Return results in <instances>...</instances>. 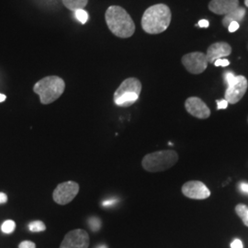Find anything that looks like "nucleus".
I'll return each instance as SVG.
<instances>
[{
  "instance_id": "nucleus-1",
  "label": "nucleus",
  "mask_w": 248,
  "mask_h": 248,
  "mask_svg": "<svg viewBox=\"0 0 248 248\" xmlns=\"http://www.w3.org/2000/svg\"><path fill=\"white\" fill-rule=\"evenodd\" d=\"M171 18V10L167 5L151 6L142 15V30L149 34H159L169 28Z\"/></svg>"
},
{
  "instance_id": "nucleus-2",
  "label": "nucleus",
  "mask_w": 248,
  "mask_h": 248,
  "mask_svg": "<svg viewBox=\"0 0 248 248\" xmlns=\"http://www.w3.org/2000/svg\"><path fill=\"white\" fill-rule=\"evenodd\" d=\"M107 25L119 38H130L135 31V24L129 13L120 6H110L105 13Z\"/></svg>"
},
{
  "instance_id": "nucleus-3",
  "label": "nucleus",
  "mask_w": 248,
  "mask_h": 248,
  "mask_svg": "<svg viewBox=\"0 0 248 248\" xmlns=\"http://www.w3.org/2000/svg\"><path fill=\"white\" fill-rule=\"evenodd\" d=\"M64 89L65 84L61 78L57 76H50L39 80L33 87V91L39 95L43 104L48 105L60 98Z\"/></svg>"
},
{
  "instance_id": "nucleus-4",
  "label": "nucleus",
  "mask_w": 248,
  "mask_h": 248,
  "mask_svg": "<svg viewBox=\"0 0 248 248\" xmlns=\"http://www.w3.org/2000/svg\"><path fill=\"white\" fill-rule=\"evenodd\" d=\"M178 160L177 152L173 150L157 151L146 155L142 161V166L151 173L165 171L176 165Z\"/></svg>"
},
{
  "instance_id": "nucleus-5",
  "label": "nucleus",
  "mask_w": 248,
  "mask_h": 248,
  "mask_svg": "<svg viewBox=\"0 0 248 248\" xmlns=\"http://www.w3.org/2000/svg\"><path fill=\"white\" fill-rule=\"evenodd\" d=\"M142 84L140 80L130 78L124 80L117 89L113 96V100L117 106L130 107L134 104L141 94Z\"/></svg>"
},
{
  "instance_id": "nucleus-6",
  "label": "nucleus",
  "mask_w": 248,
  "mask_h": 248,
  "mask_svg": "<svg viewBox=\"0 0 248 248\" xmlns=\"http://www.w3.org/2000/svg\"><path fill=\"white\" fill-rule=\"evenodd\" d=\"M225 98L229 104H236L245 96L248 88V81L244 76H235L232 72L225 73Z\"/></svg>"
},
{
  "instance_id": "nucleus-7",
  "label": "nucleus",
  "mask_w": 248,
  "mask_h": 248,
  "mask_svg": "<svg viewBox=\"0 0 248 248\" xmlns=\"http://www.w3.org/2000/svg\"><path fill=\"white\" fill-rule=\"evenodd\" d=\"M79 185L74 181H67L59 184L56 186L53 193V201L57 204L65 205L71 202L72 201L78 194Z\"/></svg>"
},
{
  "instance_id": "nucleus-8",
  "label": "nucleus",
  "mask_w": 248,
  "mask_h": 248,
  "mask_svg": "<svg viewBox=\"0 0 248 248\" xmlns=\"http://www.w3.org/2000/svg\"><path fill=\"white\" fill-rule=\"evenodd\" d=\"M181 61L186 70L194 75H200L203 73L209 63L206 54L201 52H194L185 54L182 57Z\"/></svg>"
},
{
  "instance_id": "nucleus-9",
  "label": "nucleus",
  "mask_w": 248,
  "mask_h": 248,
  "mask_svg": "<svg viewBox=\"0 0 248 248\" xmlns=\"http://www.w3.org/2000/svg\"><path fill=\"white\" fill-rule=\"evenodd\" d=\"M89 233L82 229L69 232L62 240L60 248H89Z\"/></svg>"
},
{
  "instance_id": "nucleus-10",
  "label": "nucleus",
  "mask_w": 248,
  "mask_h": 248,
  "mask_svg": "<svg viewBox=\"0 0 248 248\" xmlns=\"http://www.w3.org/2000/svg\"><path fill=\"white\" fill-rule=\"evenodd\" d=\"M182 193L193 200H205L211 196V191L207 186L201 181H188L182 186Z\"/></svg>"
},
{
  "instance_id": "nucleus-11",
  "label": "nucleus",
  "mask_w": 248,
  "mask_h": 248,
  "mask_svg": "<svg viewBox=\"0 0 248 248\" xmlns=\"http://www.w3.org/2000/svg\"><path fill=\"white\" fill-rule=\"evenodd\" d=\"M186 111L190 115L194 116L198 119H208L211 115L209 107L205 104L202 99L198 97H190L185 102Z\"/></svg>"
},
{
  "instance_id": "nucleus-12",
  "label": "nucleus",
  "mask_w": 248,
  "mask_h": 248,
  "mask_svg": "<svg viewBox=\"0 0 248 248\" xmlns=\"http://www.w3.org/2000/svg\"><path fill=\"white\" fill-rule=\"evenodd\" d=\"M232 53V47L230 45L227 43H215L211 45L206 53V57L208 62L210 63H214V62L218 59H222L224 57L229 56Z\"/></svg>"
},
{
  "instance_id": "nucleus-13",
  "label": "nucleus",
  "mask_w": 248,
  "mask_h": 248,
  "mask_svg": "<svg viewBox=\"0 0 248 248\" xmlns=\"http://www.w3.org/2000/svg\"><path fill=\"white\" fill-rule=\"evenodd\" d=\"M239 7V0H212L209 9L217 15H226Z\"/></svg>"
},
{
  "instance_id": "nucleus-14",
  "label": "nucleus",
  "mask_w": 248,
  "mask_h": 248,
  "mask_svg": "<svg viewBox=\"0 0 248 248\" xmlns=\"http://www.w3.org/2000/svg\"><path fill=\"white\" fill-rule=\"evenodd\" d=\"M246 16V9L238 7L237 9L232 10L230 13L226 14L222 19V25L225 28H228L229 24L232 22H238L242 21Z\"/></svg>"
},
{
  "instance_id": "nucleus-15",
  "label": "nucleus",
  "mask_w": 248,
  "mask_h": 248,
  "mask_svg": "<svg viewBox=\"0 0 248 248\" xmlns=\"http://www.w3.org/2000/svg\"><path fill=\"white\" fill-rule=\"evenodd\" d=\"M62 1L64 7H66L72 11L84 9L89 3V0H62Z\"/></svg>"
},
{
  "instance_id": "nucleus-16",
  "label": "nucleus",
  "mask_w": 248,
  "mask_h": 248,
  "mask_svg": "<svg viewBox=\"0 0 248 248\" xmlns=\"http://www.w3.org/2000/svg\"><path fill=\"white\" fill-rule=\"evenodd\" d=\"M235 212L237 215L242 219L245 225L248 226V207L245 204H238L235 207Z\"/></svg>"
},
{
  "instance_id": "nucleus-17",
  "label": "nucleus",
  "mask_w": 248,
  "mask_h": 248,
  "mask_svg": "<svg viewBox=\"0 0 248 248\" xmlns=\"http://www.w3.org/2000/svg\"><path fill=\"white\" fill-rule=\"evenodd\" d=\"M16 229V223L12 220H8L6 222H3V224L1 225V230L4 233H12Z\"/></svg>"
},
{
  "instance_id": "nucleus-18",
  "label": "nucleus",
  "mask_w": 248,
  "mask_h": 248,
  "mask_svg": "<svg viewBox=\"0 0 248 248\" xmlns=\"http://www.w3.org/2000/svg\"><path fill=\"white\" fill-rule=\"evenodd\" d=\"M29 229L31 232H44L46 229L45 223L42 221H34L31 222L29 224Z\"/></svg>"
},
{
  "instance_id": "nucleus-19",
  "label": "nucleus",
  "mask_w": 248,
  "mask_h": 248,
  "mask_svg": "<svg viewBox=\"0 0 248 248\" xmlns=\"http://www.w3.org/2000/svg\"><path fill=\"white\" fill-rule=\"evenodd\" d=\"M89 225L93 232H98L101 227V221L98 217H90L89 219Z\"/></svg>"
},
{
  "instance_id": "nucleus-20",
  "label": "nucleus",
  "mask_w": 248,
  "mask_h": 248,
  "mask_svg": "<svg viewBox=\"0 0 248 248\" xmlns=\"http://www.w3.org/2000/svg\"><path fill=\"white\" fill-rule=\"evenodd\" d=\"M75 15L76 18H78L82 24L87 23V21L89 20V13L85 9H79L75 11Z\"/></svg>"
},
{
  "instance_id": "nucleus-21",
  "label": "nucleus",
  "mask_w": 248,
  "mask_h": 248,
  "mask_svg": "<svg viewBox=\"0 0 248 248\" xmlns=\"http://www.w3.org/2000/svg\"><path fill=\"white\" fill-rule=\"evenodd\" d=\"M18 248H36V246L31 241H23L19 244Z\"/></svg>"
},
{
  "instance_id": "nucleus-22",
  "label": "nucleus",
  "mask_w": 248,
  "mask_h": 248,
  "mask_svg": "<svg viewBox=\"0 0 248 248\" xmlns=\"http://www.w3.org/2000/svg\"><path fill=\"white\" fill-rule=\"evenodd\" d=\"M230 64V62L227 59H218L214 62V65L215 66H222V67H226Z\"/></svg>"
},
{
  "instance_id": "nucleus-23",
  "label": "nucleus",
  "mask_w": 248,
  "mask_h": 248,
  "mask_svg": "<svg viewBox=\"0 0 248 248\" xmlns=\"http://www.w3.org/2000/svg\"><path fill=\"white\" fill-rule=\"evenodd\" d=\"M228 101L226 99H222V100H217V108L218 109H224L228 107Z\"/></svg>"
},
{
  "instance_id": "nucleus-24",
  "label": "nucleus",
  "mask_w": 248,
  "mask_h": 248,
  "mask_svg": "<svg viewBox=\"0 0 248 248\" xmlns=\"http://www.w3.org/2000/svg\"><path fill=\"white\" fill-rule=\"evenodd\" d=\"M239 23L238 22H232L229 24V26H228V31H230V32H234V31H236L238 29H239Z\"/></svg>"
},
{
  "instance_id": "nucleus-25",
  "label": "nucleus",
  "mask_w": 248,
  "mask_h": 248,
  "mask_svg": "<svg viewBox=\"0 0 248 248\" xmlns=\"http://www.w3.org/2000/svg\"><path fill=\"white\" fill-rule=\"evenodd\" d=\"M243 243L240 239H234L231 244V248H243Z\"/></svg>"
},
{
  "instance_id": "nucleus-26",
  "label": "nucleus",
  "mask_w": 248,
  "mask_h": 248,
  "mask_svg": "<svg viewBox=\"0 0 248 248\" xmlns=\"http://www.w3.org/2000/svg\"><path fill=\"white\" fill-rule=\"evenodd\" d=\"M210 25V22L207 19H201L199 21L198 24H196V26L200 27V28H208Z\"/></svg>"
},
{
  "instance_id": "nucleus-27",
  "label": "nucleus",
  "mask_w": 248,
  "mask_h": 248,
  "mask_svg": "<svg viewBox=\"0 0 248 248\" xmlns=\"http://www.w3.org/2000/svg\"><path fill=\"white\" fill-rule=\"evenodd\" d=\"M116 200L114 199H111V200H107L105 202H102V206L103 207H110L111 205H113V204H115Z\"/></svg>"
},
{
  "instance_id": "nucleus-28",
  "label": "nucleus",
  "mask_w": 248,
  "mask_h": 248,
  "mask_svg": "<svg viewBox=\"0 0 248 248\" xmlns=\"http://www.w3.org/2000/svg\"><path fill=\"white\" fill-rule=\"evenodd\" d=\"M240 189L244 192L248 194V183H241L240 184Z\"/></svg>"
},
{
  "instance_id": "nucleus-29",
  "label": "nucleus",
  "mask_w": 248,
  "mask_h": 248,
  "mask_svg": "<svg viewBox=\"0 0 248 248\" xmlns=\"http://www.w3.org/2000/svg\"><path fill=\"white\" fill-rule=\"evenodd\" d=\"M8 202V196L3 192H0V204L6 203Z\"/></svg>"
},
{
  "instance_id": "nucleus-30",
  "label": "nucleus",
  "mask_w": 248,
  "mask_h": 248,
  "mask_svg": "<svg viewBox=\"0 0 248 248\" xmlns=\"http://www.w3.org/2000/svg\"><path fill=\"white\" fill-rule=\"evenodd\" d=\"M6 95H4V94H0V102H3V101H5L6 100Z\"/></svg>"
},
{
  "instance_id": "nucleus-31",
  "label": "nucleus",
  "mask_w": 248,
  "mask_h": 248,
  "mask_svg": "<svg viewBox=\"0 0 248 248\" xmlns=\"http://www.w3.org/2000/svg\"><path fill=\"white\" fill-rule=\"evenodd\" d=\"M96 248H108V247H107L106 245H99Z\"/></svg>"
},
{
  "instance_id": "nucleus-32",
  "label": "nucleus",
  "mask_w": 248,
  "mask_h": 248,
  "mask_svg": "<svg viewBox=\"0 0 248 248\" xmlns=\"http://www.w3.org/2000/svg\"><path fill=\"white\" fill-rule=\"evenodd\" d=\"M245 5L248 7V0H245Z\"/></svg>"
}]
</instances>
